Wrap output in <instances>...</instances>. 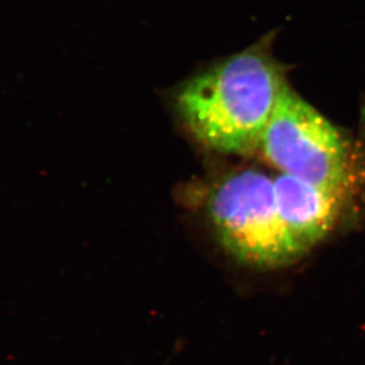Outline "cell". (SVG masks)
<instances>
[{"label": "cell", "instance_id": "obj_2", "mask_svg": "<svg viewBox=\"0 0 365 365\" xmlns=\"http://www.w3.org/2000/svg\"><path fill=\"white\" fill-rule=\"evenodd\" d=\"M207 212L222 246L247 266L284 267L305 254L284 227L274 180L264 173L242 170L223 177L209 192Z\"/></svg>", "mask_w": 365, "mask_h": 365}, {"label": "cell", "instance_id": "obj_3", "mask_svg": "<svg viewBox=\"0 0 365 365\" xmlns=\"http://www.w3.org/2000/svg\"><path fill=\"white\" fill-rule=\"evenodd\" d=\"M260 146L284 175L327 189L343 187L348 169L344 139L289 85L280 95Z\"/></svg>", "mask_w": 365, "mask_h": 365}, {"label": "cell", "instance_id": "obj_1", "mask_svg": "<svg viewBox=\"0 0 365 365\" xmlns=\"http://www.w3.org/2000/svg\"><path fill=\"white\" fill-rule=\"evenodd\" d=\"M268 34L241 53L218 61L180 87L176 105L190 132L207 148L241 155L261 145L288 86Z\"/></svg>", "mask_w": 365, "mask_h": 365}, {"label": "cell", "instance_id": "obj_4", "mask_svg": "<svg viewBox=\"0 0 365 365\" xmlns=\"http://www.w3.org/2000/svg\"><path fill=\"white\" fill-rule=\"evenodd\" d=\"M274 193L281 220L304 253L329 234L341 214V190L281 175L274 180Z\"/></svg>", "mask_w": 365, "mask_h": 365}]
</instances>
